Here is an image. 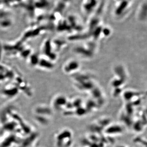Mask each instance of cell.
<instances>
[{"instance_id":"cell-2","label":"cell","mask_w":147,"mask_h":147,"mask_svg":"<svg viewBox=\"0 0 147 147\" xmlns=\"http://www.w3.org/2000/svg\"><path fill=\"white\" fill-rule=\"evenodd\" d=\"M117 147H125L122 146H117Z\"/></svg>"},{"instance_id":"cell-1","label":"cell","mask_w":147,"mask_h":147,"mask_svg":"<svg viewBox=\"0 0 147 147\" xmlns=\"http://www.w3.org/2000/svg\"><path fill=\"white\" fill-rule=\"evenodd\" d=\"M116 1H117V3H119L120 2H121L122 0H116Z\"/></svg>"}]
</instances>
